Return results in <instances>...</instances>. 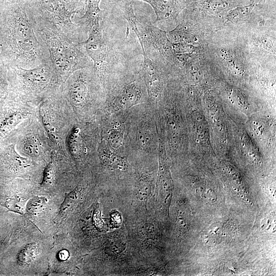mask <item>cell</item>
Returning a JSON list of instances; mask_svg holds the SVG:
<instances>
[{
    "label": "cell",
    "instance_id": "7a4b0ae2",
    "mask_svg": "<svg viewBox=\"0 0 276 276\" xmlns=\"http://www.w3.org/2000/svg\"><path fill=\"white\" fill-rule=\"evenodd\" d=\"M27 14L36 34L48 49L59 82H65L78 70L93 66L83 41L75 43L54 25Z\"/></svg>",
    "mask_w": 276,
    "mask_h": 276
},
{
    "label": "cell",
    "instance_id": "3957f363",
    "mask_svg": "<svg viewBox=\"0 0 276 276\" xmlns=\"http://www.w3.org/2000/svg\"><path fill=\"white\" fill-rule=\"evenodd\" d=\"M104 88V116L149 103L147 89L139 72L117 69L105 83Z\"/></svg>",
    "mask_w": 276,
    "mask_h": 276
},
{
    "label": "cell",
    "instance_id": "30bf717a",
    "mask_svg": "<svg viewBox=\"0 0 276 276\" xmlns=\"http://www.w3.org/2000/svg\"><path fill=\"white\" fill-rule=\"evenodd\" d=\"M148 3L153 9L155 22L175 20L187 4V0H140Z\"/></svg>",
    "mask_w": 276,
    "mask_h": 276
},
{
    "label": "cell",
    "instance_id": "52a82bcc",
    "mask_svg": "<svg viewBox=\"0 0 276 276\" xmlns=\"http://www.w3.org/2000/svg\"><path fill=\"white\" fill-rule=\"evenodd\" d=\"M8 74L16 80L19 90L25 95H36L53 88L59 82L52 64L32 68L7 66Z\"/></svg>",
    "mask_w": 276,
    "mask_h": 276
},
{
    "label": "cell",
    "instance_id": "7c38bea8",
    "mask_svg": "<svg viewBox=\"0 0 276 276\" xmlns=\"http://www.w3.org/2000/svg\"><path fill=\"white\" fill-rule=\"evenodd\" d=\"M152 179L150 174L142 173L137 177L134 183V194L139 201L144 202L151 193Z\"/></svg>",
    "mask_w": 276,
    "mask_h": 276
},
{
    "label": "cell",
    "instance_id": "ba28073f",
    "mask_svg": "<svg viewBox=\"0 0 276 276\" xmlns=\"http://www.w3.org/2000/svg\"><path fill=\"white\" fill-rule=\"evenodd\" d=\"M129 109L105 116L102 137L114 152L128 158V135L127 120Z\"/></svg>",
    "mask_w": 276,
    "mask_h": 276
},
{
    "label": "cell",
    "instance_id": "6da1fadb",
    "mask_svg": "<svg viewBox=\"0 0 276 276\" xmlns=\"http://www.w3.org/2000/svg\"><path fill=\"white\" fill-rule=\"evenodd\" d=\"M27 5V0L3 1L0 7L2 58L7 66L28 69L52 65L48 49L28 17Z\"/></svg>",
    "mask_w": 276,
    "mask_h": 276
},
{
    "label": "cell",
    "instance_id": "9c48e42d",
    "mask_svg": "<svg viewBox=\"0 0 276 276\" xmlns=\"http://www.w3.org/2000/svg\"><path fill=\"white\" fill-rule=\"evenodd\" d=\"M144 60L140 73L146 86L149 103L156 107L160 98L164 86L162 72L158 64L145 53H143Z\"/></svg>",
    "mask_w": 276,
    "mask_h": 276
},
{
    "label": "cell",
    "instance_id": "8fae6325",
    "mask_svg": "<svg viewBox=\"0 0 276 276\" xmlns=\"http://www.w3.org/2000/svg\"><path fill=\"white\" fill-rule=\"evenodd\" d=\"M98 151L101 164L108 170L119 172L129 170L128 158L113 151L103 138L99 144Z\"/></svg>",
    "mask_w": 276,
    "mask_h": 276
},
{
    "label": "cell",
    "instance_id": "4fadbf2b",
    "mask_svg": "<svg viewBox=\"0 0 276 276\" xmlns=\"http://www.w3.org/2000/svg\"><path fill=\"white\" fill-rule=\"evenodd\" d=\"M81 191L82 189L80 187H77L71 192L65 194L57 216V221L63 220L74 207L81 195Z\"/></svg>",
    "mask_w": 276,
    "mask_h": 276
},
{
    "label": "cell",
    "instance_id": "8992f818",
    "mask_svg": "<svg viewBox=\"0 0 276 276\" xmlns=\"http://www.w3.org/2000/svg\"><path fill=\"white\" fill-rule=\"evenodd\" d=\"M124 15L139 39L143 53L147 54L148 50L157 51L167 60L174 62L175 53L165 31L151 24L140 21L132 8L126 9Z\"/></svg>",
    "mask_w": 276,
    "mask_h": 276
},
{
    "label": "cell",
    "instance_id": "5bb4252c",
    "mask_svg": "<svg viewBox=\"0 0 276 276\" xmlns=\"http://www.w3.org/2000/svg\"><path fill=\"white\" fill-rule=\"evenodd\" d=\"M25 114L19 111L11 113L5 117L0 122V135H5L25 118Z\"/></svg>",
    "mask_w": 276,
    "mask_h": 276
},
{
    "label": "cell",
    "instance_id": "e0dca14e",
    "mask_svg": "<svg viewBox=\"0 0 276 276\" xmlns=\"http://www.w3.org/2000/svg\"><path fill=\"white\" fill-rule=\"evenodd\" d=\"M81 130L78 127H74L70 131L67 139V146L71 154L74 156L80 155L81 151Z\"/></svg>",
    "mask_w": 276,
    "mask_h": 276
},
{
    "label": "cell",
    "instance_id": "484cf974",
    "mask_svg": "<svg viewBox=\"0 0 276 276\" xmlns=\"http://www.w3.org/2000/svg\"><path fill=\"white\" fill-rule=\"evenodd\" d=\"M58 257L59 260L64 261L69 257L68 251L66 249H62L58 252Z\"/></svg>",
    "mask_w": 276,
    "mask_h": 276
},
{
    "label": "cell",
    "instance_id": "ffe728a7",
    "mask_svg": "<svg viewBox=\"0 0 276 276\" xmlns=\"http://www.w3.org/2000/svg\"><path fill=\"white\" fill-rule=\"evenodd\" d=\"M48 202L46 197L35 196L27 202L26 205V212L29 214H35L42 211Z\"/></svg>",
    "mask_w": 276,
    "mask_h": 276
},
{
    "label": "cell",
    "instance_id": "2e32d148",
    "mask_svg": "<svg viewBox=\"0 0 276 276\" xmlns=\"http://www.w3.org/2000/svg\"><path fill=\"white\" fill-rule=\"evenodd\" d=\"M7 156L13 168L22 171L31 166L30 162L26 158L20 156L15 149V145L9 146L7 149Z\"/></svg>",
    "mask_w": 276,
    "mask_h": 276
},
{
    "label": "cell",
    "instance_id": "ac0fdd59",
    "mask_svg": "<svg viewBox=\"0 0 276 276\" xmlns=\"http://www.w3.org/2000/svg\"><path fill=\"white\" fill-rule=\"evenodd\" d=\"M38 253V245L32 243L25 246L19 252L18 261L21 264H30L36 257Z\"/></svg>",
    "mask_w": 276,
    "mask_h": 276
},
{
    "label": "cell",
    "instance_id": "d6986e66",
    "mask_svg": "<svg viewBox=\"0 0 276 276\" xmlns=\"http://www.w3.org/2000/svg\"><path fill=\"white\" fill-rule=\"evenodd\" d=\"M255 4L251 3L246 6L237 7L228 11L226 18L232 22H236L240 20L241 18L248 15L252 11Z\"/></svg>",
    "mask_w": 276,
    "mask_h": 276
},
{
    "label": "cell",
    "instance_id": "277c9868",
    "mask_svg": "<svg viewBox=\"0 0 276 276\" xmlns=\"http://www.w3.org/2000/svg\"><path fill=\"white\" fill-rule=\"evenodd\" d=\"M156 107L149 103L129 109L128 158L130 154L150 156L157 150Z\"/></svg>",
    "mask_w": 276,
    "mask_h": 276
},
{
    "label": "cell",
    "instance_id": "9a60e30c",
    "mask_svg": "<svg viewBox=\"0 0 276 276\" xmlns=\"http://www.w3.org/2000/svg\"><path fill=\"white\" fill-rule=\"evenodd\" d=\"M200 5L202 11L209 14H217L232 7L229 0H203Z\"/></svg>",
    "mask_w": 276,
    "mask_h": 276
},
{
    "label": "cell",
    "instance_id": "5b68a950",
    "mask_svg": "<svg viewBox=\"0 0 276 276\" xmlns=\"http://www.w3.org/2000/svg\"><path fill=\"white\" fill-rule=\"evenodd\" d=\"M83 42L93 61L94 71L104 87L106 81L117 68L114 51L105 33L103 19L90 28Z\"/></svg>",
    "mask_w": 276,
    "mask_h": 276
},
{
    "label": "cell",
    "instance_id": "603a6c76",
    "mask_svg": "<svg viewBox=\"0 0 276 276\" xmlns=\"http://www.w3.org/2000/svg\"><path fill=\"white\" fill-rule=\"evenodd\" d=\"M23 148L25 152L30 156H36L39 155L40 146L34 136H29L25 139Z\"/></svg>",
    "mask_w": 276,
    "mask_h": 276
},
{
    "label": "cell",
    "instance_id": "7402d4cb",
    "mask_svg": "<svg viewBox=\"0 0 276 276\" xmlns=\"http://www.w3.org/2000/svg\"><path fill=\"white\" fill-rule=\"evenodd\" d=\"M25 201L19 198H10L5 201L4 206L10 211L24 215L26 212Z\"/></svg>",
    "mask_w": 276,
    "mask_h": 276
},
{
    "label": "cell",
    "instance_id": "44dd1931",
    "mask_svg": "<svg viewBox=\"0 0 276 276\" xmlns=\"http://www.w3.org/2000/svg\"><path fill=\"white\" fill-rule=\"evenodd\" d=\"M55 166L52 158L43 172L42 180L40 183L42 188L47 189L53 186L55 178Z\"/></svg>",
    "mask_w": 276,
    "mask_h": 276
},
{
    "label": "cell",
    "instance_id": "cb8c5ba5",
    "mask_svg": "<svg viewBox=\"0 0 276 276\" xmlns=\"http://www.w3.org/2000/svg\"><path fill=\"white\" fill-rule=\"evenodd\" d=\"M40 108V113L41 117L42 123L46 129V130L49 134L51 135V136H53L54 137H55L54 135L55 132V130H54V127L52 126V124H51L50 120L49 119V117L46 114L45 112L43 109V107L42 106Z\"/></svg>",
    "mask_w": 276,
    "mask_h": 276
},
{
    "label": "cell",
    "instance_id": "d4e9b609",
    "mask_svg": "<svg viewBox=\"0 0 276 276\" xmlns=\"http://www.w3.org/2000/svg\"><path fill=\"white\" fill-rule=\"evenodd\" d=\"M8 75V68L4 62L1 54L0 50V88L3 85V79L5 76Z\"/></svg>",
    "mask_w": 276,
    "mask_h": 276
}]
</instances>
